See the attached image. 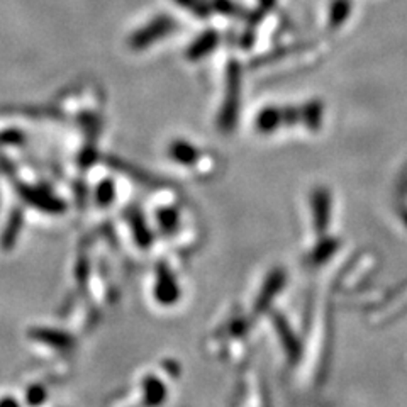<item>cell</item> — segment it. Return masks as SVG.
I'll return each instance as SVG.
<instances>
[{"label":"cell","mask_w":407,"mask_h":407,"mask_svg":"<svg viewBox=\"0 0 407 407\" xmlns=\"http://www.w3.org/2000/svg\"><path fill=\"white\" fill-rule=\"evenodd\" d=\"M177 2L182 3V6H185L187 9H192L193 13H195V15H199V17H207V13H209V9L205 6H202V3H199V2H193V0H177Z\"/></svg>","instance_id":"cell-4"},{"label":"cell","mask_w":407,"mask_h":407,"mask_svg":"<svg viewBox=\"0 0 407 407\" xmlns=\"http://www.w3.org/2000/svg\"><path fill=\"white\" fill-rule=\"evenodd\" d=\"M351 10V0H333L330 9V24L331 27L341 26L346 21Z\"/></svg>","instance_id":"cell-3"},{"label":"cell","mask_w":407,"mask_h":407,"mask_svg":"<svg viewBox=\"0 0 407 407\" xmlns=\"http://www.w3.org/2000/svg\"><path fill=\"white\" fill-rule=\"evenodd\" d=\"M173 29H175V22H173V19L167 17V15L158 17L156 21L149 26V29L141 34V43H143V45H148V43H151L153 39L167 36V34L172 33Z\"/></svg>","instance_id":"cell-2"},{"label":"cell","mask_w":407,"mask_h":407,"mask_svg":"<svg viewBox=\"0 0 407 407\" xmlns=\"http://www.w3.org/2000/svg\"><path fill=\"white\" fill-rule=\"evenodd\" d=\"M263 2V6H267V7H272L275 3V0H262Z\"/></svg>","instance_id":"cell-6"},{"label":"cell","mask_w":407,"mask_h":407,"mask_svg":"<svg viewBox=\"0 0 407 407\" xmlns=\"http://www.w3.org/2000/svg\"><path fill=\"white\" fill-rule=\"evenodd\" d=\"M216 9L228 15L238 14V7H236L231 0H216Z\"/></svg>","instance_id":"cell-5"},{"label":"cell","mask_w":407,"mask_h":407,"mask_svg":"<svg viewBox=\"0 0 407 407\" xmlns=\"http://www.w3.org/2000/svg\"><path fill=\"white\" fill-rule=\"evenodd\" d=\"M217 43H219V36H217L214 31H207V33L200 34V36L193 41V45L188 46L187 58L188 60H199V58L211 53V51L216 48Z\"/></svg>","instance_id":"cell-1"}]
</instances>
